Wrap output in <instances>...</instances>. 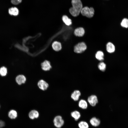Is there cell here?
<instances>
[{"label": "cell", "instance_id": "18", "mask_svg": "<svg viewBox=\"0 0 128 128\" xmlns=\"http://www.w3.org/2000/svg\"><path fill=\"white\" fill-rule=\"evenodd\" d=\"M78 105L79 107L83 109H86L88 106L87 101L83 99H81L79 101Z\"/></svg>", "mask_w": 128, "mask_h": 128}, {"label": "cell", "instance_id": "3", "mask_svg": "<svg viewBox=\"0 0 128 128\" xmlns=\"http://www.w3.org/2000/svg\"><path fill=\"white\" fill-rule=\"evenodd\" d=\"M85 43L83 42L79 43L74 47V51L77 53H81L87 49Z\"/></svg>", "mask_w": 128, "mask_h": 128}, {"label": "cell", "instance_id": "11", "mask_svg": "<svg viewBox=\"0 0 128 128\" xmlns=\"http://www.w3.org/2000/svg\"><path fill=\"white\" fill-rule=\"evenodd\" d=\"M106 50L109 53H113L115 50V46L112 43L109 42L106 44Z\"/></svg>", "mask_w": 128, "mask_h": 128}, {"label": "cell", "instance_id": "15", "mask_svg": "<svg viewBox=\"0 0 128 128\" xmlns=\"http://www.w3.org/2000/svg\"><path fill=\"white\" fill-rule=\"evenodd\" d=\"M52 46L53 49L56 51L60 50L62 48L60 43L57 41H54L52 44Z\"/></svg>", "mask_w": 128, "mask_h": 128}, {"label": "cell", "instance_id": "27", "mask_svg": "<svg viewBox=\"0 0 128 128\" xmlns=\"http://www.w3.org/2000/svg\"></svg>", "mask_w": 128, "mask_h": 128}, {"label": "cell", "instance_id": "5", "mask_svg": "<svg viewBox=\"0 0 128 128\" xmlns=\"http://www.w3.org/2000/svg\"><path fill=\"white\" fill-rule=\"evenodd\" d=\"M37 85L40 89L43 91L46 90L49 86L48 84L43 79L39 80L38 82Z\"/></svg>", "mask_w": 128, "mask_h": 128}, {"label": "cell", "instance_id": "20", "mask_svg": "<svg viewBox=\"0 0 128 128\" xmlns=\"http://www.w3.org/2000/svg\"><path fill=\"white\" fill-rule=\"evenodd\" d=\"M8 115L9 117L11 119H15L17 116V112L15 110H11L9 112Z\"/></svg>", "mask_w": 128, "mask_h": 128}, {"label": "cell", "instance_id": "17", "mask_svg": "<svg viewBox=\"0 0 128 128\" xmlns=\"http://www.w3.org/2000/svg\"><path fill=\"white\" fill-rule=\"evenodd\" d=\"M71 116L76 121L78 120L81 117V114L79 112L75 110L72 112L71 114Z\"/></svg>", "mask_w": 128, "mask_h": 128}, {"label": "cell", "instance_id": "16", "mask_svg": "<svg viewBox=\"0 0 128 128\" xmlns=\"http://www.w3.org/2000/svg\"><path fill=\"white\" fill-rule=\"evenodd\" d=\"M95 56L97 60L99 61H102L104 59V53L101 51H98L96 53Z\"/></svg>", "mask_w": 128, "mask_h": 128}, {"label": "cell", "instance_id": "4", "mask_svg": "<svg viewBox=\"0 0 128 128\" xmlns=\"http://www.w3.org/2000/svg\"><path fill=\"white\" fill-rule=\"evenodd\" d=\"M53 123L55 127L58 128H60L63 125L64 122L61 116L58 115L54 118Z\"/></svg>", "mask_w": 128, "mask_h": 128}, {"label": "cell", "instance_id": "12", "mask_svg": "<svg viewBox=\"0 0 128 128\" xmlns=\"http://www.w3.org/2000/svg\"><path fill=\"white\" fill-rule=\"evenodd\" d=\"M91 124L93 126L96 127L99 126L100 123V121L99 119L96 117L92 118L90 120Z\"/></svg>", "mask_w": 128, "mask_h": 128}, {"label": "cell", "instance_id": "24", "mask_svg": "<svg viewBox=\"0 0 128 128\" xmlns=\"http://www.w3.org/2000/svg\"><path fill=\"white\" fill-rule=\"evenodd\" d=\"M121 25L123 27L127 28L128 27V19L124 18L122 20L121 23Z\"/></svg>", "mask_w": 128, "mask_h": 128}, {"label": "cell", "instance_id": "2", "mask_svg": "<svg viewBox=\"0 0 128 128\" xmlns=\"http://www.w3.org/2000/svg\"><path fill=\"white\" fill-rule=\"evenodd\" d=\"M81 13L82 15L87 18H90L92 17L94 14V10L93 8H89L86 6L83 8Z\"/></svg>", "mask_w": 128, "mask_h": 128}, {"label": "cell", "instance_id": "21", "mask_svg": "<svg viewBox=\"0 0 128 128\" xmlns=\"http://www.w3.org/2000/svg\"><path fill=\"white\" fill-rule=\"evenodd\" d=\"M8 73L7 68L4 66H3L0 68V75L2 77L5 76Z\"/></svg>", "mask_w": 128, "mask_h": 128}, {"label": "cell", "instance_id": "7", "mask_svg": "<svg viewBox=\"0 0 128 128\" xmlns=\"http://www.w3.org/2000/svg\"><path fill=\"white\" fill-rule=\"evenodd\" d=\"M87 101L92 106H94L98 103V101L97 96L95 95H92L88 98Z\"/></svg>", "mask_w": 128, "mask_h": 128}, {"label": "cell", "instance_id": "23", "mask_svg": "<svg viewBox=\"0 0 128 128\" xmlns=\"http://www.w3.org/2000/svg\"><path fill=\"white\" fill-rule=\"evenodd\" d=\"M106 65L103 62L100 63L98 65L99 69L101 71H104L106 69Z\"/></svg>", "mask_w": 128, "mask_h": 128}, {"label": "cell", "instance_id": "10", "mask_svg": "<svg viewBox=\"0 0 128 128\" xmlns=\"http://www.w3.org/2000/svg\"><path fill=\"white\" fill-rule=\"evenodd\" d=\"M81 94L80 92L79 91L75 90L71 94V97L73 100L77 101L78 100Z\"/></svg>", "mask_w": 128, "mask_h": 128}, {"label": "cell", "instance_id": "14", "mask_svg": "<svg viewBox=\"0 0 128 128\" xmlns=\"http://www.w3.org/2000/svg\"><path fill=\"white\" fill-rule=\"evenodd\" d=\"M8 12L10 15L14 16H17L19 13L18 9L16 7H12L9 8Z\"/></svg>", "mask_w": 128, "mask_h": 128}, {"label": "cell", "instance_id": "25", "mask_svg": "<svg viewBox=\"0 0 128 128\" xmlns=\"http://www.w3.org/2000/svg\"><path fill=\"white\" fill-rule=\"evenodd\" d=\"M22 0H11V3L13 4L17 5L20 3L22 1Z\"/></svg>", "mask_w": 128, "mask_h": 128}, {"label": "cell", "instance_id": "1", "mask_svg": "<svg viewBox=\"0 0 128 128\" xmlns=\"http://www.w3.org/2000/svg\"><path fill=\"white\" fill-rule=\"evenodd\" d=\"M71 3L72 7L69 9V12L73 16L77 17L79 15L83 8L82 3L80 0H72Z\"/></svg>", "mask_w": 128, "mask_h": 128}, {"label": "cell", "instance_id": "26", "mask_svg": "<svg viewBox=\"0 0 128 128\" xmlns=\"http://www.w3.org/2000/svg\"><path fill=\"white\" fill-rule=\"evenodd\" d=\"M4 122L2 120H0V128H1L5 125Z\"/></svg>", "mask_w": 128, "mask_h": 128}, {"label": "cell", "instance_id": "22", "mask_svg": "<svg viewBox=\"0 0 128 128\" xmlns=\"http://www.w3.org/2000/svg\"><path fill=\"white\" fill-rule=\"evenodd\" d=\"M78 125L79 128H88L89 126L86 122L81 121L78 123Z\"/></svg>", "mask_w": 128, "mask_h": 128}, {"label": "cell", "instance_id": "8", "mask_svg": "<svg viewBox=\"0 0 128 128\" xmlns=\"http://www.w3.org/2000/svg\"><path fill=\"white\" fill-rule=\"evenodd\" d=\"M15 81L19 85L25 83L26 80V78L23 75L19 74L16 77Z\"/></svg>", "mask_w": 128, "mask_h": 128}, {"label": "cell", "instance_id": "13", "mask_svg": "<svg viewBox=\"0 0 128 128\" xmlns=\"http://www.w3.org/2000/svg\"><path fill=\"white\" fill-rule=\"evenodd\" d=\"M39 114L38 112L35 110H32L29 113L28 116L29 118L32 119L37 118L39 116Z\"/></svg>", "mask_w": 128, "mask_h": 128}, {"label": "cell", "instance_id": "6", "mask_svg": "<svg viewBox=\"0 0 128 128\" xmlns=\"http://www.w3.org/2000/svg\"><path fill=\"white\" fill-rule=\"evenodd\" d=\"M41 66L42 70L45 71H49L52 68L50 62L47 60H45L42 62Z\"/></svg>", "mask_w": 128, "mask_h": 128}, {"label": "cell", "instance_id": "9", "mask_svg": "<svg viewBox=\"0 0 128 128\" xmlns=\"http://www.w3.org/2000/svg\"><path fill=\"white\" fill-rule=\"evenodd\" d=\"M85 33L84 28L82 27L76 28L74 31V34L77 37H81L83 36Z\"/></svg>", "mask_w": 128, "mask_h": 128}, {"label": "cell", "instance_id": "19", "mask_svg": "<svg viewBox=\"0 0 128 128\" xmlns=\"http://www.w3.org/2000/svg\"><path fill=\"white\" fill-rule=\"evenodd\" d=\"M62 19L63 22L67 26H70L72 24L71 19L66 15H63L62 17Z\"/></svg>", "mask_w": 128, "mask_h": 128}]
</instances>
